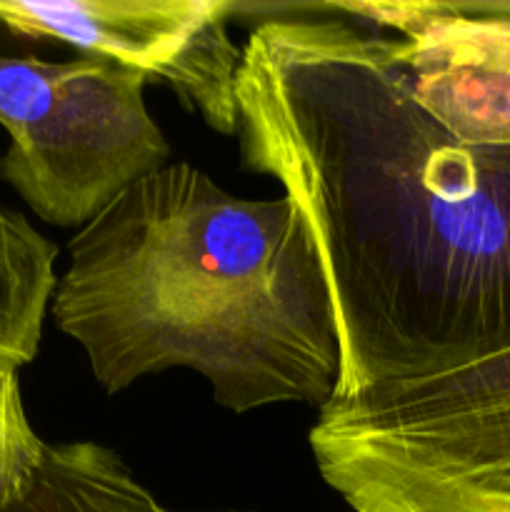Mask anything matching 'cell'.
Masks as SVG:
<instances>
[{
    "mask_svg": "<svg viewBox=\"0 0 510 512\" xmlns=\"http://www.w3.org/2000/svg\"><path fill=\"white\" fill-rule=\"evenodd\" d=\"M48 443L30 425L20 390V365L0 360V512L33 488Z\"/></svg>",
    "mask_w": 510,
    "mask_h": 512,
    "instance_id": "obj_9",
    "label": "cell"
},
{
    "mask_svg": "<svg viewBox=\"0 0 510 512\" xmlns=\"http://www.w3.org/2000/svg\"><path fill=\"white\" fill-rule=\"evenodd\" d=\"M238 10L233 0H0V25L160 80L210 128L235 135L243 48L228 20Z\"/></svg>",
    "mask_w": 510,
    "mask_h": 512,
    "instance_id": "obj_5",
    "label": "cell"
},
{
    "mask_svg": "<svg viewBox=\"0 0 510 512\" xmlns=\"http://www.w3.org/2000/svg\"><path fill=\"white\" fill-rule=\"evenodd\" d=\"M5 512H180L140 483L125 460L93 440L48 445L33 488ZM243 512V510H205Z\"/></svg>",
    "mask_w": 510,
    "mask_h": 512,
    "instance_id": "obj_7",
    "label": "cell"
},
{
    "mask_svg": "<svg viewBox=\"0 0 510 512\" xmlns=\"http://www.w3.org/2000/svg\"><path fill=\"white\" fill-rule=\"evenodd\" d=\"M243 165L318 248L338 338L328 403L510 348V150L470 145L415 95L403 40L330 3L250 30Z\"/></svg>",
    "mask_w": 510,
    "mask_h": 512,
    "instance_id": "obj_1",
    "label": "cell"
},
{
    "mask_svg": "<svg viewBox=\"0 0 510 512\" xmlns=\"http://www.w3.org/2000/svg\"><path fill=\"white\" fill-rule=\"evenodd\" d=\"M58 248L0 203V360L28 365L38 358L45 313L53 300Z\"/></svg>",
    "mask_w": 510,
    "mask_h": 512,
    "instance_id": "obj_8",
    "label": "cell"
},
{
    "mask_svg": "<svg viewBox=\"0 0 510 512\" xmlns=\"http://www.w3.org/2000/svg\"><path fill=\"white\" fill-rule=\"evenodd\" d=\"M50 315L108 395L185 368L235 415L320 410L338 380L333 305L300 210L285 195H230L190 163L145 175L75 230Z\"/></svg>",
    "mask_w": 510,
    "mask_h": 512,
    "instance_id": "obj_2",
    "label": "cell"
},
{
    "mask_svg": "<svg viewBox=\"0 0 510 512\" xmlns=\"http://www.w3.org/2000/svg\"><path fill=\"white\" fill-rule=\"evenodd\" d=\"M403 40L413 90L453 135L510 150V20L470 0L330 3Z\"/></svg>",
    "mask_w": 510,
    "mask_h": 512,
    "instance_id": "obj_6",
    "label": "cell"
},
{
    "mask_svg": "<svg viewBox=\"0 0 510 512\" xmlns=\"http://www.w3.org/2000/svg\"><path fill=\"white\" fill-rule=\"evenodd\" d=\"M148 78L95 55H0L5 183L50 225L83 228L123 190L170 163L145 105Z\"/></svg>",
    "mask_w": 510,
    "mask_h": 512,
    "instance_id": "obj_4",
    "label": "cell"
},
{
    "mask_svg": "<svg viewBox=\"0 0 510 512\" xmlns=\"http://www.w3.org/2000/svg\"><path fill=\"white\" fill-rule=\"evenodd\" d=\"M308 445L353 512H510V348L323 405Z\"/></svg>",
    "mask_w": 510,
    "mask_h": 512,
    "instance_id": "obj_3",
    "label": "cell"
}]
</instances>
